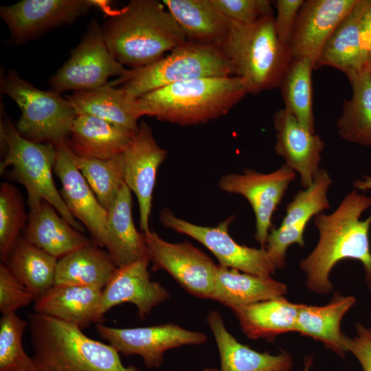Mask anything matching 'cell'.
I'll return each instance as SVG.
<instances>
[{
  "label": "cell",
  "instance_id": "6da1fadb",
  "mask_svg": "<svg viewBox=\"0 0 371 371\" xmlns=\"http://www.w3.org/2000/svg\"><path fill=\"white\" fill-rule=\"evenodd\" d=\"M371 207V196L353 190L348 193L334 212L319 213L314 217L319 233L314 249L300 262L306 275V286L319 294L330 293L329 280L333 267L344 259L359 260L363 265L365 280L371 291V250L369 232L371 214L361 220L363 213Z\"/></svg>",
  "mask_w": 371,
  "mask_h": 371
},
{
  "label": "cell",
  "instance_id": "7a4b0ae2",
  "mask_svg": "<svg viewBox=\"0 0 371 371\" xmlns=\"http://www.w3.org/2000/svg\"><path fill=\"white\" fill-rule=\"evenodd\" d=\"M109 16L102 25L105 42L130 69L153 64L187 41L162 1L131 0Z\"/></svg>",
  "mask_w": 371,
  "mask_h": 371
},
{
  "label": "cell",
  "instance_id": "3957f363",
  "mask_svg": "<svg viewBox=\"0 0 371 371\" xmlns=\"http://www.w3.org/2000/svg\"><path fill=\"white\" fill-rule=\"evenodd\" d=\"M27 322L35 371H140L124 366L115 348L76 325L36 312Z\"/></svg>",
  "mask_w": 371,
  "mask_h": 371
},
{
  "label": "cell",
  "instance_id": "277c9868",
  "mask_svg": "<svg viewBox=\"0 0 371 371\" xmlns=\"http://www.w3.org/2000/svg\"><path fill=\"white\" fill-rule=\"evenodd\" d=\"M248 91L234 76L205 77L172 84L137 98L144 115L187 126L227 114Z\"/></svg>",
  "mask_w": 371,
  "mask_h": 371
},
{
  "label": "cell",
  "instance_id": "5b68a950",
  "mask_svg": "<svg viewBox=\"0 0 371 371\" xmlns=\"http://www.w3.org/2000/svg\"><path fill=\"white\" fill-rule=\"evenodd\" d=\"M221 49L229 62L233 76L243 81L248 94L279 87L292 59L289 48L278 38L273 14L251 24L231 21Z\"/></svg>",
  "mask_w": 371,
  "mask_h": 371
},
{
  "label": "cell",
  "instance_id": "8992f818",
  "mask_svg": "<svg viewBox=\"0 0 371 371\" xmlns=\"http://www.w3.org/2000/svg\"><path fill=\"white\" fill-rule=\"evenodd\" d=\"M233 71L221 49L189 41L172 49L168 55L149 65L127 71L109 82L135 98L186 80L205 77L231 76Z\"/></svg>",
  "mask_w": 371,
  "mask_h": 371
},
{
  "label": "cell",
  "instance_id": "52a82bcc",
  "mask_svg": "<svg viewBox=\"0 0 371 371\" xmlns=\"http://www.w3.org/2000/svg\"><path fill=\"white\" fill-rule=\"evenodd\" d=\"M1 140L6 149L5 157L1 164V173L11 167L8 173L25 188L29 205L46 201L73 227L82 232V225L66 206L53 180L56 146L25 139L8 119L5 124L1 123Z\"/></svg>",
  "mask_w": 371,
  "mask_h": 371
},
{
  "label": "cell",
  "instance_id": "ba28073f",
  "mask_svg": "<svg viewBox=\"0 0 371 371\" xmlns=\"http://www.w3.org/2000/svg\"><path fill=\"white\" fill-rule=\"evenodd\" d=\"M0 88L21 111L16 129L23 137L54 145L67 142L77 115L60 93L36 88L14 70L3 76Z\"/></svg>",
  "mask_w": 371,
  "mask_h": 371
},
{
  "label": "cell",
  "instance_id": "9c48e42d",
  "mask_svg": "<svg viewBox=\"0 0 371 371\" xmlns=\"http://www.w3.org/2000/svg\"><path fill=\"white\" fill-rule=\"evenodd\" d=\"M127 70L111 53L102 25L93 20L70 58L51 77L49 85L59 93L92 90L107 85L111 76H122Z\"/></svg>",
  "mask_w": 371,
  "mask_h": 371
},
{
  "label": "cell",
  "instance_id": "30bf717a",
  "mask_svg": "<svg viewBox=\"0 0 371 371\" xmlns=\"http://www.w3.org/2000/svg\"><path fill=\"white\" fill-rule=\"evenodd\" d=\"M234 219V216H229L216 227H205L178 218L168 208L159 214L163 225L197 240L215 256L221 266L260 276H271L278 268L268 251L240 245L229 234V226Z\"/></svg>",
  "mask_w": 371,
  "mask_h": 371
},
{
  "label": "cell",
  "instance_id": "8fae6325",
  "mask_svg": "<svg viewBox=\"0 0 371 371\" xmlns=\"http://www.w3.org/2000/svg\"><path fill=\"white\" fill-rule=\"evenodd\" d=\"M144 236L154 270L166 271L194 296L211 299L217 265L208 256L188 242L172 243L150 230Z\"/></svg>",
  "mask_w": 371,
  "mask_h": 371
},
{
  "label": "cell",
  "instance_id": "7c38bea8",
  "mask_svg": "<svg viewBox=\"0 0 371 371\" xmlns=\"http://www.w3.org/2000/svg\"><path fill=\"white\" fill-rule=\"evenodd\" d=\"M100 337L124 356L137 355L148 369L158 368L164 353L186 345H202L205 334L185 329L173 323L147 327L117 328L95 324Z\"/></svg>",
  "mask_w": 371,
  "mask_h": 371
},
{
  "label": "cell",
  "instance_id": "4fadbf2b",
  "mask_svg": "<svg viewBox=\"0 0 371 371\" xmlns=\"http://www.w3.org/2000/svg\"><path fill=\"white\" fill-rule=\"evenodd\" d=\"M295 172L287 165L269 173L247 169L241 174L223 176L218 186L224 192L240 194L250 203L256 218L255 238L265 248L273 214L281 202Z\"/></svg>",
  "mask_w": 371,
  "mask_h": 371
},
{
  "label": "cell",
  "instance_id": "5bb4252c",
  "mask_svg": "<svg viewBox=\"0 0 371 371\" xmlns=\"http://www.w3.org/2000/svg\"><path fill=\"white\" fill-rule=\"evenodd\" d=\"M105 1L23 0L0 8V16L16 43H25L46 30L74 22L90 9L102 10Z\"/></svg>",
  "mask_w": 371,
  "mask_h": 371
},
{
  "label": "cell",
  "instance_id": "9a60e30c",
  "mask_svg": "<svg viewBox=\"0 0 371 371\" xmlns=\"http://www.w3.org/2000/svg\"><path fill=\"white\" fill-rule=\"evenodd\" d=\"M331 183L329 173L320 168L313 183L287 204L280 225L269 233L265 246L278 269L284 267L290 245L304 246V232L309 221L330 207L327 194Z\"/></svg>",
  "mask_w": 371,
  "mask_h": 371
},
{
  "label": "cell",
  "instance_id": "2e32d148",
  "mask_svg": "<svg viewBox=\"0 0 371 371\" xmlns=\"http://www.w3.org/2000/svg\"><path fill=\"white\" fill-rule=\"evenodd\" d=\"M167 154L144 122L139 124L130 144L122 153L124 183L137 198L139 226L144 233L150 231L149 218L157 173Z\"/></svg>",
  "mask_w": 371,
  "mask_h": 371
},
{
  "label": "cell",
  "instance_id": "e0dca14e",
  "mask_svg": "<svg viewBox=\"0 0 371 371\" xmlns=\"http://www.w3.org/2000/svg\"><path fill=\"white\" fill-rule=\"evenodd\" d=\"M358 1H304L289 47L291 58H308L315 67L326 43Z\"/></svg>",
  "mask_w": 371,
  "mask_h": 371
},
{
  "label": "cell",
  "instance_id": "ac0fdd59",
  "mask_svg": "<svg viewBox=\"0 0 371 371\" xmlns=\"http://www.w3.org/2000/svg\"><path fill=\"white\" fill-rule=\"evenodd\" d=\"M55 146L56 158L54 170L62 184L61 197L73 216L86 227L93 243L104 247L108 212L74 162L67 142Z\"/></svg>",
  "mask_w": 371,
  "mask_h": 371
},
{
  "label": "cell",
  "instance_id": "d6986e66",
  "mask_svg": "<svg viewBox=\"0 0 371 371\" xmlns=\"http://www.w3.org/2000/svg\"><path fill=\"white\" fill-rule=\"evenodd\" d=\"M150 261L148 256L117 269L102 291V319L109 310L122 303L135 305L139 317L144 319L155 306L169 298V293L161 284L150 280Z\"/></svg>",
  "mask_w": 371,
  "mask_h": 371
},
{
  "label": "cell",
  "instance_id": "ffe728a7",
  "mask_svg": "<svg viewBox=\"0 0 371 371\" xmlns=\"http://www.w3.org/2000/svg\"><path fill=\"white\" fill-rule=\"evenodd\" d=\"M276 142V153L300 177V185L307 188L318 172L324 142L315 133L306 131L284 108L273 115Z\"/></svg>",
  "mask_w": 371,
  "mask_h": 371
},
{
  "label": "cell",
  "instance_id": "44dd1931",
  "mask_svg": "<svg viewBox=\"0 0 371 371\" xmlns=\"http://www.w3.org/2000/svg\"><path fill=\"white\" fill-rule=\"evenodd\" d=\"M29 206L23 238L49 255L60 259L91 243L47 201L42 200Z\"/></svg>",
  "mask_w": 371,
  "mask_h": 371
},
{
  "label": "cell",
  "instance_id": "7402d4cb",
  "mask_svg": "<svg viewBox=\"0 0 371 371\" xmlns=\"http://www.w3.org/2000/svg\"><path fill=\"white\" fill-rule=\"evenodd\" d=\"M136 131L89 115H77L71 130L70 149L80 157L107 159L122 153Z\"/></svg>",
  "mask_w": 371,
  "mask_h": 371
},
{
  "label": "cell",
  "instance_id": "603a6c76",
  "mask_svg": "<svg viewBox=\"0 0 371 371\" xmlns=\"http://www.w3.org/2000/svg\"><path fill=\"white\" fill-rule=\"evenodd\" d=\"M207 324L213 333L221 359L220 371H291V356L282 352L272 355L259 352L242 344L227 331L218 311L207 316Z\"/></svg>",
  "mask_w": 371,
  "mask_h": 371
},
{
  "label": "cell",
  "instance_id": "cb8c5ba5",
  "mask_svg": "<svg viewBox=\"0 0 371 371\" xmlns=\"http://www.w3.org/2000/svg\"><path fill=\"white\" fill-rule=\"evenodd\" d=\"M132 203L131 190L124 183L107 212L104 247L117 268L148 256L144 233L139 232L133 223Z\"/></svg>",
  "mask_w": 371,
  "mask_h": 371
},
{
  "label": "cell",
  "instance_id": "d4e9b609",
  "mask_svg": "<svg viewBox=\"0 0 371 371\" xmlns=\"http://www.w3.org/2000/svg\"><path fill=\"white\" fill-rule=\"evenodd\" d=\"M182 30L187 41L221 48L231 21L211 0H163Z\"/></svg>",
  "mask_w": 371,
  "mask_h": 371
},
{
  "label": "cell",
  "instance_id": "484cf974",
  "mask_svg": "<svg viewBox=\"0 0 371 371\" xmlns=\"http://www.w3.org/2000/svg\"><path fill=\"white\" fill-rule=\"evenodd\" d=\"M102 291L86 286L54 284L36 300L34 310L82 329L101 322Z\"/></svg>",
  "mask_w": 371,
  "mask_h": 371
},
{
  "label": "cell",
  "instance_id": "4316f807",
  "mask_svg": "<svg viewBox=\"0 0 371 371\" xmlns=\"http://www.w3.org/2000/svg\"><path fill=\"white\" fill-rule=\"evenodd\" d=\"M66 99L76 115L85 114L137 131L143 116L137 99L108 84L92 90L74 91Z\"/></svg>",
  "mask_w": 371,
  "mask_h": 371
},
{
  "label": "cell",
  "instance_id": "83f0119b",
  "mask_svg": "<svg viewBox=\"0 0 371 371\" xmlns=\"http://www.w3.org/2000/svg\"><path fill=\"white\" fill-rule=\"evenodd\" d=\"M370 0H359L326 43L315 69L328 66L347 77L364 69L368 53L360 39V25Z\"/></svg>",
  "mask_w": 371,
  "mask_h": 371
},
{
  "label": "cell",
  "instance_id": "f1b7e54d",
  "mask_svg": "<svg viewBox=\"0 0 371 371\" xmlns=\"http://www.w3.org/2000/svg\"><path fill=\"white\" fill-rule=\"evenodd\" d=\"M286 285L271 276H260L217 265L211 299L233 309L284 297Z\"/></svg>",
  "mask_w": 371,
  "mask_h": 371
},
{
  "label": "cell",
  "instance_id": "f546056e",
  "mask_svg": "<svg viewBox=\"0 0 371 371\" xmlns=\"http://www.w3.org/2000/svg\"><path fill=\"white\" fill-rule=\"evenodd\" d=\"M355 303L353 296L337 293L324 306L302 304L295 331L322 341L327 348L344 357L348 351L346 336L341 331V322Z\"/></svg>",
  "mask_w": 371,
  "mask_h": 371
},
{
  "label": "cell",
  "instance_id": "4dcf8cb0",
  "mask_svg": "<svg viewBox=\"0 0 371 371\" xmlns=\"http://www.w3.org/2000/svg\"><path fill=\"white\" fill-rule=\"evenodd\" d=\"M301 305L280 297L236 307L232 311L249 338L273 341L279 335L295 330Z\"/></svg>",
  "mask_w": 371,
  "mask_h": 371
},
{
  "label": "cell",
  "instance_id": "1f68e13d",
  "mask_svg": "<svg viewBox=\"0 0 371 371\" xmlns=\"http://www.w3.org/2000/svg\"><path fill=\"white\" fill-rule=\"evenodd\" d=\"M117 269L108 251L91 242L58 259L54 284L102 291Z\"/></svg>",
  "mask_w": 371,
  "mask_h": 371
},
{
  "label": "cell",
  "instance_id": "d6a6232c",
  "mask_svg": "<svg viewBox=\"0 0 371 371\" xmlns=\"http://www.w3.org/2000/svg\"><path fill=\"white\" fill-rule=\"evenodd\" d=\"M58 260L23 238L4 264L37 300L54 285Z\"/></svg>",
  "mask_w": 371,
  "mask_h": 371
},
{
  "label": "cell",
  "instance_id": "836d02e7",
  "mask_svg": "<svg viewBox=\"0 0 371 371\" xmlns=\"http://www.w3.org/2000/svg\"><path fill=\"white\" fill-rule=\"evenodd\" d=\"M348 78L352 96L344 102L338 133L349 142L371 146V78L363 69Z\"/></svg>",
  "mask_w": 371,
  "mask_h": 371
},
{
  "label": "cell",
  "instance_id": "e575fe53",
  "mask_svg": "<svg viewBox=\"0 0 371 371\" xmlns=\"http://www.w3.org/2000/svg\"><path fill=\"white\" fill-rule=\"evenodd\" d=\"M314 69V64L308 58H292L278 87L284 101V109L312 133H315L312 85Z\"/></svg>",
  "mask_w": 371,
  "mask_h": 371
},
{
  "label": "cell",
  "instance_id": "d590c367",
  "mask_svg": "<svg viewBox=\"0 0 371 371\" xmlns=\"http://www.w3.org/2000/svg\"><path fill=\"white\" fill-rule=\"evenodd\" d=\"M70 154L98 201L108 212L124 183L122 153L107 159L80 157L71 149Z\"/></svg>",
  "mask_w": 371,
  "mask_h": 371
},
{
  "label": "cell",
  "instance_id": "8d00e7d4",
  "mask_svg": "<svg viewBox=\"0 0 371 371\" xmlns=\"http://www.w3.org/2000/svg\"><path fill=\"white\" fill-rule=\"evenodd\" d=\"M28 219L19 191L10 183L0 187V257L5 263Z\"/></svg>",
  "mask_w": 371,
  "mask_h": 371
},
{
  "label": "cell",
  "instance_id": "74e56055",
  "mask_svg": "<svg viewBox=\"0 0 371 371\" xmlns=\"http://www.w3.org/2000/svg\"><path fill=\"white\" fill-rule=\"evenodd\" d=\"M28 322L15 313L3 315L0 320V371H35L32 357L25 352L22 336Z\"/></svg>",
  "mask_w": 371,
  "mask_h": 371
},
{
  "label": "cell",
  "instance_id": "f35d334b",
  "mask_svg": "<svg viewBox=\"0 0 371 371\" xmlns=\"http://www.w3.org/2000/svg\"><path fill=\"white\" fill-rule=\"evenodd\" d=\"M212 4L227 19L251 24L260 18L273 14L271 1L269 0H211Z\"/></svg>",
  "mask_w": 371,
  "mask_h": 371
},
{
  "label": "cell",
  "instance_id": "ab89813d",
  "mask_svg": "<svg viewBox=\"0 0 371 371\" xmlns=\"http://www.w3.org/2000/svg\"><path fill=\"white\" fill-rule=\"evenodd\" d=\"M35 300L33 293L21 284L4 263L0 265V311L3 315L14 313Z\"/></svg>",
  "mask_w": 371,
  "mask_h": 371
},
{
  "label": "cell",
  "instance_id": "60d3db41",
  "mask_svg": "<svg viewBox=\"0 0 371 371\" xmlns=\"http://www.w3.org/2000/svg\"><path fill=\"white\" fill-rule=\"evenodd\" d=\"M304 0H278L276 1L275 27L280 42L289 47L299 11Z\"/></svg>",
  "mask_w": 371,
  "mask_h": 371
},
{
  "label": "cell",
  "instance_id": "b9f144b4",
  "mask_svg": "<svg viewBox=\"0 0 371 371\" xmlns=\"http://www.w3.org/2000/svg\"><path fill=\"white\" fill-rule=\"evenodd\" d=\"M346 347L359 361L363 371H371V328L356 324V335L346 336Z\"/></svg>",
  "mask_w": 371,
  "mask_h": 371
},
{
  "label": "cell",
  "instance_id": "7bdbcfd3",
  "mask_svg": "<svg viewBox=\"0 0 371 371\" xmlns=\"http://www.w3.org/2000/svg\"><path fill=\"white\" fill-rule=\"evenodd\" d=\"M360 39L363 49L369 54L371 52V0L361 21Z\"/></svg>",
  "mask_w": 371,
  "mask_h": 371
},
{
  "label": "cell",
  "instance_id": "ee69618b",
  "mask_svg": "<svg viewBox=\"0 0 371 371\" xmlns=\"http://www.w3.org/2000/svg\"><path fill=\"white\" fill-rule=\"evenodd\" d=\"M353 186L355 190H371V176L366 175L362 179L355 180Z\"/></svg>",
  "mask_w": 371,
  "mask_h": 371
},
{
  "label": "cell",
  "instance_id": "f6af8a7d",
  "mask_svg": "<svg viewBox=\"0 0 371 371\" xmlns=\"http://www.w3.org/2000/svg\"><path fill=\"white\" fill-rule=\"evenodd\" d=\"M364 69L367 71L371 78V52L368 56Z\"/></svg>",
  "mask_w": 371,
  "mask_h": 371
},
{
  "label": "cell",
  "instance_id": "bcb514c9",
  "mask_svg": "<svg viewBox=\"0 0 371 371\" xmlns=\"http://www.w3.org/2000/svg\"><path fill=\"white\" fill-rule=\"evenodd\" d=\"M313 364V357H307L304 362V368L302 371H309L311 366Z\"/></svg>",
  "mask_w": 371,
  "mask_h": 371
},
{
  "label": "cell",
  "instance_id": "7dc6e473",
  "mask_svg": "<svg viewBox=\"0 0 371 371\" xmlns=\"http://www.w3.org/2000/svg\"><path fill=\"white\" fill-rule=\"evenodd\" d=\"M202 371H220V370L216 368H205Z\"/></svg>",
  "mask_w": 371,
  "mask_h": 371
}]
</instances>
